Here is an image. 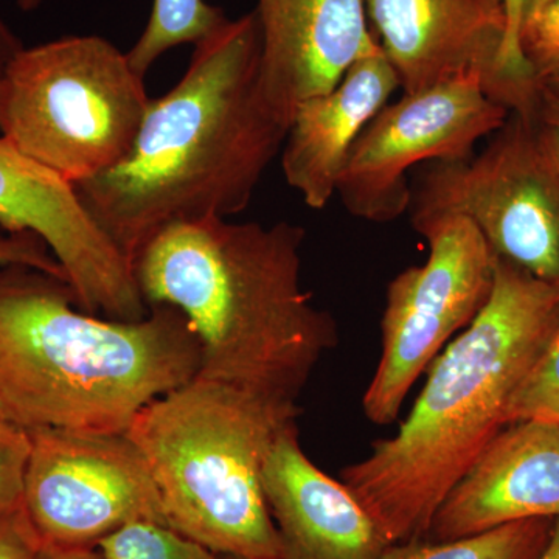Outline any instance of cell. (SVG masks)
Instances as JSON below:
<instances>
[{
  "label": "cell",
  "instance_id": "obj_1",
  "mask_svg": "<svg viewBox=\"0 0 559 559\" xmlns=\"http://www.w3.org/2000/svg\"><path fill=\"white\" fill-rule=\"evenodd\" d=\"M259 62L255 11L227 20L194 44L179 83L150 102L130 153L73 186L132 271L173 224L241 213L282 153L288 128L264 100Z\"/></svg>",
  "mask_w": 559,
  "mask_h": 559
},
{
  "label": "cell",
  "instance_id": "obj_2",
  "mask_svg": "<svg viewBox=\"0 0 559 559\" xmlns=\"http://www.w3.org/2000/svg\"><path fill=\"white\" fill-rule=\"evenodd\" d=\"M559 323V285L496 257L491 296L426 370L395 436L342 469L390 544L428 538L448 492L507 426L516 390Z\"/></svg>",
  "mask_w": 559,
  "mask_h": 559
},
{
  "label": "cell",
  "instance_id": "obj_3",
  "mask_svg": "<svg viewBox=\"0 0 559 559\" xmlns=\"http://www.w3.org/2000/svg\"><path fill=\"white\" fill-rule=\"evenodd\" d=\"M304 241L288 221L173 224L140 252L134 277L146 307L176 308L197 334V377L297 401L340 341L301 285Z\"/></svg>",
  "mask_w": 559,
  "mask_h": 559
},
{
  "label": "cell",
  "instance_id": "obj_4",
  "mask_svg": "<svg viewBox=\"0 0 559 559\" xmlns=\"http://www.w3.org/2000/svg\"><path fill=\"white\" fill-rule=\"evenodd\" d=\"M201 345L182 312L135 322L80 310L62 278L0 266V417L32 429L127 432L151 401L193 380Z\"/></svg>",
  "mask_w": 559,
  "mask_h": 559
},
{
  "label": "cell",
  "instance_id": "obj_5",
  "mask_svg": "<svg viewBox=\"0 0 559 559\" xmlns=\"http://www.w3.org/2000/svg\"><path fill=\"white\" fill-rule=\"evenodd\" d=\"M299 415L297 401L194 377L151 401L127 433L170 527L221 557L283 559L261 476Z\"/></svg>",
  "mask_w": 559,
  "mask_h": 559
},
{
  "label": "cell",
  "instance_id": "obj_6",
  "mask_svg": "<svg viewBox=\"0 0 559 559\" xmlns=\"http://www.w3.org/2000/svg\"><path fill=\"white\" fill-rule=\"evenodd\" d=\"M151 98L128 53L102 36L22 47L0 79V135L72 186L130 153Z\"/></svg>",
  "mask_w": 559,
  "mask_h": 559
},
{
  "label": "cell",
  "instance_id": "obj_7",
  "mask_svg": "<svg viewBox=\"0 0 559 559\" xmlns=\"http://www.w3.org/2000/svg\"><path fill=\"white\" fill-rule=\"evenodd\" d=\"M411 224L469 219L495 255L559 285V180L530 117L511 114L469 159L429 162L411 182Z\"/></svg>",
  "mask_w": 559,
  "mask_h": 559
},
{
  "label": "cell",
  "instance_id": "obj_8",
  "mask_svg": "<svg viewBox=\"0 0 559 559\" xmlns=\"http://www.w3.org/2000/svg\"><path fill=\"white\" fill-rule=\"evenodd\" d=\"M412 227L428 241L429 257L385 290L380 362L362 399L378 426L399 418L415 382L477 318L495 285V252L469 219L444 215Z\"/></svg>",
  "mask_w": 559,
  "mask_h": 559
},
{
  "label": "cell",
  "instance_id": "obj_9",
  "mask_svg": "<svg viewBox=\"0 0 559 559\" xmlns=\"http://www.w3.org/2000/svg\"><path fill=\"white\" fill-rule=\"evenodd\" d=\"M511 110L489 97L484 76L462 73L385 105L360 132L337 180L349 215L392 223L411 204L407 173L429 162L466 160Z\"/></svg>",
  "mask_w": 559,
  "mask_h": 559
},
{
  "label": "cell",
  "instance_id": "obj_10",
  "mask_svg": "<svg viewBox=\"0 0 559 559\" xmlns=\"http://www.w3.org/2000/svg\"><path fill=\"white\" fill-rule=\"evenodd\" d=\"M28 433L24 509L44 546L97 547L131 522L170 525L148 465L127 432Z\"/></svg>",
  "mask_w": 559,
  "mask_h": 559
},
{
  "label": "cell",
  "instance_id": "obj_11",
  "mask_svg": "<svg viewBox=\"0 0 559 559\" xmlns=\"http://www.w3.org/2000/svg\"><path fill=\"white\" fill-rule=\"evenodd\" d=\"M0 227L49 246L80 310L135 322L148 314L134 271L97 226L75 187L0 135Z\"/></svg>",
  "mask_w": 559,
  "mask_h": 559
},
{
  "label": "cell",
  "instance_id": "obj_12",
  "mask_svg": "<svg viewBox=\"0 0 559 559\" xmlns=\"http://www.w3.org/2000/svg\"><path fill=\"white\" fill-rule=\"evenodd\" d=\"M366 9L404 94L476 72L489 97L520 112V100L499 68L506 38L502 0H366Z\"/></svg>",
  "mask_w": 559,
  "mask_h": 559
},
{
  "label": "cell",
  "instance_id": "obj_13",
  "mask_svg": "<svg viewBox=\"0 0 559 559\" xmlns=\"http://www.w3.org/2000/svg\"><path fill=\"white\" fill-rule=\"evenodd\" d=\"M255 16L261 92L288 131L301 103L334 90L381 47L366 0H257Z\"/></svg>",
  "mask_w": 559,
  "mask_h": 559
},
{
  "label": "cell",
  "instance_id": "obj_14",
  "mask_svg": "<svg viewBox=\"0 0 559 559\" xmlns=\"http://www.w3.org/2000/svg\"><path fill=\"white\" fill-rule=\"evenodd\" d=\"M559 518V425L509 423L448 492L428 540H451L527 520Z\"/></svg>",
  "mask_w": 559,
  "mask_h": 559
},
{
  "label": "cell",
  "instance_id": "obj_15",
  "mask_svg": "<svg viewBox=\"0 0 559 559\" xmlns=\"http://www.w3.org/2000/svg\"><path fill=\"white\" fill-rule=\"evenodd\" d=\"M261 484L283 559H380L392 546L344 481L305 454L297 425L275 441Z\"/></svg>",
  "mask_w": 559,
  "mask_h": 559
},
{
  "label": "cell",
  "instance_id": "obj_16",
  "mask_svg": "<svg viewBox=\"0 0 559 559\" xmlns=\"http://www.w3.org/2000/svg\"><path fill=\"white\" fill-rule=\"evenodd\" d=\"M396 90L399 76L380 47L356 61L334 90L301 103L282 148V170L308 207L329 205L349 151Z\"/></svg>",
  "mask_w": 559,
  "mask_h": 559
},
{
  "label": "cell",
  "instance_id": "obj_17",
  "mask_svg": "<svg viewBox=\"0 0 559 559\" xmlns=\"http://www.w3.org/2000/svg\"><path fill=\"white\" fill-rule=\"evenodd\" d=\"M554 525L555 520L518 521L465 538L392 544L380 559H539Z\"/></svg>",
  "mask_w": 559,
  "mask_h": 559
},
{
  "label": "cell",
  "instance_id": "obj_18",
  "mask_svg": "<svg viewBox=\"0 0 559 559\" xmlns=\"http://www.w3.org/2000/svg\"><path fill=\"white\" fill-rule=\"evenodd\" d=\"M229 20L205 0H154L150 20L128 51L132 68L145 76L162 55L182 44H198Z\"/></svg>",
  "mask_w": 559,
  "mask_h": 559
},
{
  "label": "cell",
  "instance_id": "obj_19",
  "mask_svg": "<svg viewBox=\"0 0 559 559\" xmlns=\"http://www.w3.org/2000/svg\"><path fill=\"white\" fill-rule=\"evenodd\" d=\"M105 559H223L159 522L138 521L116 530L98 543Z\"/></svg>",
  "mask_w": 559,
  "mask_h": 559
},
{
  "label": "cell",
  "instance_id": "obj_20",
  "mask_svg": "<svg viewBox=\"0 0 559 559\" xmlns=\"http://www.w3.org/2000/svg\"><path fill=\"white\" fill-rule=\"evenodd\" d=\"M546 419L559 425V323L507 411V425L518 419Z\"/></svg>",
  "mask_w": 559,
  "mask_h": 559
},
{
  "label": "cell",
  "instance_id": "obj_21",
  "mask_svg": "<svg viewBox=\"0 0 559 559\" xmlns=\"http://www.w3.org/2000/svg\"><path fill=\"white\" fill-rule=\"evenodd\" d=\"M521 50L539 86L559 73V0H547L525 17Z\"/></svg>",
  "mask_w": 559,
  "mask_h": 559
},
{
  "label": "cell",
  "instance_id": "obj_22",
  "mask_svg": "<svg viewBox=\"0 0 559 559\" xmlns=\"http://www.w3.org/2000/svg\"><path fill=\"white\" fill-rule=\"evenodd\" d=\"M528 0H502L506 13V38L500 51L499 68L503 79L520 100L521 109L532 108L539 94V84L533 79L521 50V31Z\"/></svg>",
  "mask_w": 559,
  "mask_h": 559
},
{
  "label": "cell",
  "instance_id": "obj_23",
  "mask_svg": "<svg viewBox=\"0 0 559 559\" xmlns=\"http://www.w3.org/2000/svg\"><path fill=\"white\" fill-rule=\"evenodd\" d=\"M31 450L28 430L0 421V516L24 506Z\"/></svg>",
  "mask_w": 559,
  "mask_h": 559
},
{
  "label": "cell",
  "instance_id": "obj_24",
  "mask_svg": "<svg viewBox=\"0 0 559 559\" xmlns=\"http://www.w3.org/2000/svg\"><path fill=\"white\" fill-rule=\"evenodd\" d=\"M10 264L33 267L66 282L64 271L55 259L49 246L32 231L0 234V266H10Z\"/></svg>",
  "mask_w": 559,
  "mask_h": 559
},
{
  "label": "cell",
  "instance_id": "obj_25",
  "mask_svg": "<svg viewBox=\"0 0 559 559\" xmlns=\"http://www.w3.org/2000/svg\"><path fill=\"white\" fill-rule=\"evenodd\" d=\"M43 547L24 506L0 516V559H38Z\"/></svg>",
  "mask_w": 559,
  "mask_h": 559
},
{
  "label": "cell",
  "instance_id": "obj_26",
  "mask_svg": "<svg viewBox=\"0 0 559 559\" xmlns=\"http://www.w3.org/2000/svg\"><path fill=\"white\" fill-rule=\"evenodd\" d=\"M533 132L540 153L546 157L551 171L559 180V97L547 87L540 86L538 103L533 109Z\"/></svg>",
  "mask_w": 559,
  "mask_h": 559
},
{
  "label": "cell",
  "instance_id": "obj_27",
  "mask_svg": "<svg viewBox=\"0 0 559 559\" xmlns=\"http://www.w3.org/2000/svg\"><path fill=\"white\" fill-rule=\"evenodd\" d=\"M22 47L24 46H22L21 39L14 35L10 25L7 24L2 14H0V79H2L7 66L16 57L17 51H20Z\"/></svg>",
  "mask_w": 559,
  "mask_h": 559
},
{
  "label": "cell",
  "instance_id": "obj_28",
  "mask_svg": "<svg viewBox=\"0 0 559 559\" xmlns=\"http://www.w3.org/2000/svg\"><path fill=\"white\" fill-rule=\"evenodd\" d=\"M38 559H105L97 547L44 546Z\"/></svg>",
  "mask_w": 559,
  "mask_h": 559
},
{
  "label": "cell",
  "instance_id": "obj_29",
  "mask_svg": "<svg viewBox=\"0 0 559 559\" xmlns=\"http://www.w3.org/2000/svg\"><path fill=\"white\" fill-rule=\"evenodd\" d=\"M539 559H559V518L555 520L549 546L546 547V550H544Z\"/></svg>",
  "mask_w": 559,
  "mask_h": 559
},
{
  "label": "cell",
  "instance_id": "obj_30",
  "mask_svg": "<svg viewBox=\"0 0 559 559\" xmlns=\"http://www.w3.org/2000/svg\"><path fill=\"white\" fill-rule=\"evenodd\" d=\"M540 86L547 87L550 92H554L555 95L559 97V73L557 75L551 76V79L544 81Z\"/></svg>",
  "mask_w": 559,
  "mask_h": 559
},
{
  "label": "cell",
  "instance_id": "obj_31",
  "mask_svg": "<svg viewBox=\"0 0 559 559\" xmlns=\"http://www.w3.org/2000/svg\"><path fill=\"white\" fill-rule=\"evenodd\" d=\"M546 2L547 0H528L527 10H525V17L530 16V14L536 13V11H538Z\"/></svg>",
  "mask_w": 559,
  "mask_h": 559
},
{
  "label": "cell",
  "instance_id": "obj_32",
  "mask_svg": "<svg viewBox=\"0 0 559 559\" xmlns=\"http://www.w3.org/2000/svg\"><path fill=\"white\" fill-rule=\"evenodd\" d=\"M40 2L43 0H17V3H20L21 10L24 11H33L38 9L40 5Z\"/></svg>",
  "mask_w": 559,
  "mask_h": 559
},
{
  "label": "cell",
  "instance_id": "obj_33",
  "mask_svg": "<svg viewBox=\"0 0 559 559\" xmlns=\"http://www.w3.org/2000/svg\"><path fill=\"white\" fill-rule=\"evenodd\" d=\"M223 559H248V558H237V557H223Z\"/></svg>",
  "mask_w": 559,
  "mask_h": 559
},
{
  "label": "cell",
  "instance_id": "obj_34",
  "mask_svg": "<svg viewBox=\"0 0 559 559\" xmlns=\"http://www.w3.org/2000/svg\"><path fill=\"white\" fill-rule=\"evenodd\" d=\"M0 421H3L2 417H0Z\"/></svg>",
  "mask_w": 559,
  "mask_h": 559
}]
</instances>
